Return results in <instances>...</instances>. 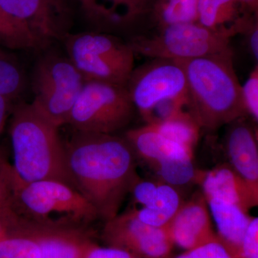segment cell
<instances>
[{"label":"cell","instance_id":"cell-17","mask_svg":"<svg viewBox=\"0 0 258 258\" xmlns=\"http://www.w3.org/2000/svg\"><path fill=\"white\" fill-rule=\"evenodd\" d=\"M205 200L216 223L219 239L235 256L242 258L241 244L252 217L233 204L217 198Z\"/></svg>","mask_w":258,"mask_h":258},{"label":"cell","instance_id":"cell-21","mask_svg":"<svg viewBox=\"0 0 258 258\" xmlns=\"http://www.w3.org/2000/svg\"><path fill=\"white\" fill-rule=\"evenodd\" d=\"M199 0H154L152 10L158 30L198 22Z\"/></svg>","mask_w":258,"mask_h":258},{"label":"cell","instance_id":"cell-2","mask_svg":"<svg viewBox=\"0 0 258 258\" xmlns=\"http://www.w3.org/2000/svg\"><path fill=\"white\" fill-rule=\"evenodd\" d=\"M179 61L187 83V111L203 130L213 132L247 117L231 47L212 55Z\"/></svg>","mask_w":258,"mask_h":258},{"label":"cell","instance_id":"cell-5","mask_svg":"<svg viewBox=\"0 0 258 258\" xmlns=\"http://www.w3.org/2000/svg\"><path fill=\"white\" fill-rule=\"evenodd\" d=\"M242 21L227 28L211 29L197 23L178 24L159 29L152 36L134 37L128 42L134 53L149 58L187 60L218 53L240 34Z\"/></svg>","mask_w":258,"mask_h":258},{"label":"cell","instance_id":"cell-30","mask_svg":"<svg viewBox=\"0 0 258 258\" xmlns=\"http://www.w3.org/2000/svg\"><path fill=\"white\" fill-rule=\"evenodd\" d=\"M86 258H139L134 254L115 247H101L94 243L88 250Z\"/></svg>","mask_w":258,"mask_h":258},{"label":"cell","instance_id":"cell-22","mask_svg":"<svg viewBox=\"0 0 258 258\" xmlns=\"http://www.w3.org/2000/svg\"><path fill=\"white\" fill-rule=\"evenodd\" d=\"M0 47L7 50H42L46 46L28 28L12 18L0 6Z\"/></svg>","mask_w":258,"mask_h":258},{"label":"cell","instance_id":"cell-3","mask_svg":"<svg viewBox=\"0 0 258 258\" xmlns=\"http://www.w3.org/2000/svg\"><path fill=\"white\" fill-rule=\"evenodd\" d=\"M11 114L12 165L18 177L25 182L55 180L75 187L58 127L31 103H16Z\"/></svg>","mask_w":258,"mask_h":258},{"label":"cell","instance_id":"cell-7","mask_svg":"<svg viewBox=\"0 0 258 258\" xmlns=\"http://www.w3.org/2000/svg\"><path fill=\"white\" fill-rule=\"evenodd\" d=\"M82 75L67 55L46 54L38 59L32 76V104L60 128L67 124L84 85Z\"/></svg>","mask_w":258,"mask_h":258},{"label":"cell","instance_id":"cell-27","mask_svg":"<svg viewBox=\"0 0 258 258\" xmlns=\"http://www.w3.org/2000/svg\"><path fill=\"white\" fill-rule=\"evenodd\" d=\"M241 94L244 109L254 122L258 121V66L256 64L250 76L241 85Z\"/></svg>","mask_w":258,"mask_h":258},{"label":"cell","instance_id":"cell-15","mask_svg":"<svg viewBox=\"0 0 258 258\" xmlns=\"http://www.w3.org/2000/svg\"><path fill=\"white\" fill-rule=\"evenodd\" d=\"M195 181L201 185L205 199H220L247 213L257 205L258 195L229 164H221L208 171H198Z\"/></svg>","mask_w":258,"mask_h":258},{"label":"cell","instance_id":"cell-29","mask_svg":"<svg viewBox=\"0 0 258 258\" xmlns=\"http://www.w3.org/2000/svg\"><path fill=\"white\" fill-rule=\"evenodd\" d=\"M242 258H258V218L252 217L241 244Z\"/></svg>","mask_w":258,"mask_h":258},{"label":"cell","instance_id":"cell-13","mask_svg":"<svg viewBox=\"0 0 258 258\" xmlns=\"http://www.w3.org/2000/svg\"><path fill=\"white\" fill-rule=\"evenodd\" d=\"M227 125L224 146L229 164L258 195L257 131L242 117Z\"/></svg>","mask_w":258,"mask_h":258},{"label":"cell","instance_id":"cell-4","mask_svg":"<svg viewBox=\"0 0 258 258\" xmlns=\"http://www.w3.org/2000/svg\"><path fill=\"white\" fill-rule=\"evenodd\" d=\"M13 209L18 231L86 230L99 218L94 207L74 186L55 180L25 182L15 171Z\"/></svg>","mask_w":258,"mask_h":258},{"label":"cell","instance_id":"cell-18","mask_svg":"<svg viewBox=\"0 0 258 258\" xmlns=\"http://www.w3.org/2000/svg\"><path fill=\"white\" fill-rule=\"evenodd\" d=\"M184 202L174 186L158 183L154 196L147 205L140 210H135L141 221L154 227H164Z\"/></svg>","mask_w":258,"mask_h":258},{"label":"cell","instance_id":"cell-20","mask_svg":"<svg viewBox=\"0 0 258 258\" xmlns=\"http://www.w3.org/2000/svg\"><path fill=\"white\" fill-rule=\"evenodd\" d=\"M244 15L240 0H199L198 23L207 28L232 26Z\"/></svg>","mask_w":258,"mask_h":258},{"label":"cell","instance_id":"cell-16","mask_svg":"<svg viewBox=\"0 0 258 258\" xmlns=\"http://www.w3.org/2000/svg\"><path fill=\"white\" fill-rule=\"evenodd\" d=\"M24 232L36 239L41 258H86L95 243L86 230L28 229Z\"/></svg>","mask_w":258,"mask_h":258},{"label":"cell","instance_id":"cell-19","mask_svg":"<svg viewBox=\"0 0 258 258\" xmlns=\"http://www.w3.org/2000/svg\"><path fill=\"white\" fill-rule=\"evenodd\" d=\"M161 135L194 152L201 128L189 111L179 112L167 119L146 123Z\"/></svg>","mask_w":258,"mask_h":258},{"label":"cell","instance_id":"cell-31","mask_svg":"<svg viewBox=\"0 0 258 258\" xmlns=\"http://www.w3.org/2000/svg\"><path fill=\"white\" fill-rule=\"evenodd\" d=\"M242 34L245 35L247 45L250 53L253 56L254 60L257 62L258 60V23L257 17L249 22L248 25L244 28Z\"/></svg>","mask_w":258,"mask_h":258},{"label":"cell","instance_id":"cell-9","mask_svg":"<svg viewBox=\"0 0 258 258\" xmlns=\"http://www.w3.org/2000/svg\"><path fill=\"white\" fill-rule=\"evenodd\" d=\"M125 87L144 120L161 102L188 98L184 69L179 61L170 59H151L134 69Z\"/></svg>","mask_w":258,"mask_h":258},{"label":"cell","instance_id":"cell-33","mask_svg":"<svg viewBox=\"0 0 258 258\" xmlns=\"http://www.w3.org/2000/svg\"><path fill=\"white\" fill-rule=\"evenodd\" d=\"M14 103L7 99L5 97L0 96V134L4 130L7 120L11 114Z\"/></svg>","mask_w":258,"mask_h":258},{"label":"cell","instance_id":"cell-35","mask_svg":"<svg viewBox=\"0 0 258 258\" xmlns=\"http://www.w3.org/2000/svg\"><path fill=\"white\" fill-rule=\"evenodd\" d=\"M244 14L257 15L258 0H240Z\"/></svg>","mask_w":258,"mask_h":258},{"label":"cell","instance_id":"cell-25","mask_svg":"<svg viewBox=\"0 0 258 258\" xmlns=\"http://www.w3.org/2000/svg\"><path fill=\"white\" fill-rule=\"evenodd\" d=\"M0 258H41V251L33 236L15 232L0 240Z\"/></svg>","mask_w":258,"mask_h":258},{"label":"cell","instance_id":"cell-28","mask_svg":"<svg viewBox=\"0 0 258 258\" xmlns=\"http://www.w3.org/2000/svg\"><path fill=\"white\" fill-rule=\"evenodd\" d=\"M176 258H239L222 243L220 239L186 250Z\"/></svg>","mask_w":258,"mask_h":258},{"label":"cell","instance_id":"cell-34","mask_svg":"<svg viewBox=\"0 0 258 258\" xmlns=\"http://www.w3.org/2000/svg\"><path fill=\"white\" fill-rule=\"evenodd\" d=\"M13 223L9 215L0 213V240L13 232Z\"/></svg>","mask_w":258,"mask_h":258},{"label":"cell","instance_id":"cell-6","mask_svg":"<svg viewBox=\"0 0 258 258\" xmlns=\"http://www.w3.org/2000/svg\"><path fill=\"white\" fill-rule=\"evenodd\" d=\"M62 41L67 57L85 81L126 86L135 60L128 42L95 31L68 33Z\"/></svg>","mask_w":258,"mask_h":258},{"label":"cell","instance_id":"cell-23","mask_svg":"<svg viewBox=\"0 0 258 258\" xmlns=\"http://www.w3.org/2000/svg\"><path fill=\"white\" fill-rule=\"evenodd\" d=\"M10 51L0 47V96L14 103L25 92L27 80L21 64Z\"/></svg>","mask_w":258,"mask_h":258},{"label":"cell","instance_id":"cell-14","mask_svg":"<svg viewBox=\"0 0 258 258\" xmlns=\"http://www.w3.org/2000/svg\"><path fill=\"white\" fill-rule=\"evenodd\" d=\"M123 137L136 157L152 166L157 174L174 161L193 159V152L166 138L147 124L129 129Z\"/></svg>","mask_w":258,"mask_h":258},{"label":"cell","instance_id":"cell-10","mask_svg":"<svg viewBox=\"0 0 258 258\" xmlns=\"http://www.w3.org/2000/svg\"><path fill=\"white\" fill-rule=\"evenodd\" d=\"M101 238L106 246L123 249L139 258H169L174 245L166 226L144 223L135 210L105 222Z\"/></svg>","mask_w":258,"mask_h":258},{"label":"cell","instance_id":"cell-32","mask_svg":"<svg viewBox=\"0 0 258 258\" xmlns=\"http://www.w3.org/2000/svg\"><path fill=\"white\" fill-rule=\"evenodd\" d=\"M88 19L92 23L98 25H103V19L99 7L96 0H77Z\"/></svg>","mask_w":258,"mask_h":258},{"label":"cell","instance_id":"cell-12","mask_svg":"<svg viewBox=\"0 0 258 258\" xmlns=\"http://www.w3.org/2000/svg\"><path fill=\"white\" fill-rule=\"evenodd\" d=\"M166 227L173 243L185 250L219 240L212 227L208 203L201 193L184 202Z\"/></svg>","mask_w":258,"mask_h":258},{"label":"cell","instance_id":"cell-1","mask_svg":"<svg viewBox=\"0 0 258 258\" xmlns=\"http://www.w3.org/2000/svg\"><path fill=\"white\" fill-rule=\"evenodd\" d=\"M68 169L76 189L100 219L111 220L141 179L132 147L115 134L73 130L64 144Z\"/></svg>","mask_w":258,"mask_h":258},{"label":"cell","instance_id":"cell-24","mask_svg":"<svg viewBox=\"0 0 258 258\" xmlns=\"http://www.w3.org/2000/svg\"><path fill=\"white\" fill-rule=\"evenodd\" d=\"M101 0H96L97 4L99 7ZM105 3L103 5V13H104L105 23L107 25L106 13L105 7H106L107 22L108 25H121L120 23L119 11L122 10L123 15V23L128 24L132 23L134 20L140 18L142 15L151 11L154 0H104ZM102 15V12H101ZM102 19L103 18L102 15Z\"/></svg>","mask_w":258,"mask_h":258},{"label":"cell","instance_id":"cell-11","mask_svg":"<svg viewBox=\"0 0 258 258\" xmlns=\"http://www.w3.org/2000/svg\"><path fill=\"white\" fill-rule=\"evenodd\" d=\"M0 6L46 47L69 33L64 21L67 5L57 0H0Z\"/></svg>","mask_w":258,"mask_h":258},{"label":"cell","instance_id":"cell-8","mask_svg":"<svg viewBox=\"0 0 258 258\" xmlns=\"http://www.w3.org/2000/svg\"><path fill=\"white\" fill-rule=\"evenodd\" d=\"M135 110L125 86L88 81L66 125L75 131L115 134L129 124Z\"/></svg>","mask_w":258,"mask_h":258},{"label":"cell","instance_id":"cell-36","mask_svg":"<svg viewBox=\"0 0 258 258\" xmlns=\"http://www.w3.org/2000/svg\"><path fill=\"white\" fill-rule=\"evenodd\" d=\"M57 2L61 3V4L67 5H66V0H57Z\"/></svg>","mask_w":258,"mask_h":258},{"label":"cell","instance_id":"cell-26","mask_svg":"<svg viewBox=\"0 0 258 258\" xmlns=\"http://www.w3.org/2000/svg\"><path fill=\"white\" fill-rule=\"evenodd\" d=\"M8 148L0 145V213L13 211V180L15 171L8 159Z\"/></svg>","mask_w":258,"mask_h":258}]
</instances>
